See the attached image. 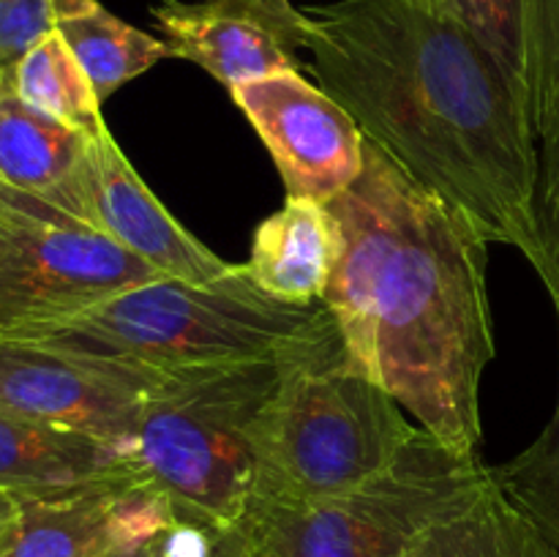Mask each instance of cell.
Returning a JSON list of instances; mask_svg holds the SVG:
<instances>
[{
  "mask_svg": "<svg viewBox=\"0 0 559 557\" xmlns=\"http://www.w3.org/2000/svg\"><path fill=\"white\" fill-rule=\"evenodd\" d=\"M309 14V71L364 137L535 268L538 137L495 58L418 0H336Z\"/></svg>",
  "mask_w": 559,
  "mask_h": 557,
  "instance_id": "1",
  "label": "cell"
},
{
  "mask_svg": "<svg viewBox=\"0 0 559 557\" xmlns=\"http://www.w3.org/2000/svg\"><path fill=\"white\" fill-rule=\"evenodd\" d=\"M559 317V304H555ZM502 495L530 519L559 555V393L555 415L511 462L491 467Z\"/></svg>",
  "mask_w": 559,
  "mask_h": 557,
  "instance_id": "20",
  "label": "cell"
},
{
  "mask_svg": "<svg viewBox=\"0 0 559 557\" xmlns=\"http://www.w3.org/2000/svg\"><path fill=\"white\" fill-rule=\"evenodd\" d=\"M55 31L63 36L82 71L91 80L98 102H107L118 87L151 71L158 60L169 58L164 38L129 25L102 3L82 14L58 20Z\"/></svg>",
  "mask_w": 559,
  "mask_h": 557,
  "instance_id": "17",
  "label": "cell"
},
{
  "mask_svg": "<svg viewBox=\"0 0 559 557\" xmlns=\"http://www.w3.org/2000/svg\"><path fill=\"white\" fill-rule=\"evenodd\" d=\"M151 557H156V552H153V555H151Z\"/></svg>",
  "mask_w": 559,
  "mask_h": 557,
  "instance_id": "27",
  "label": "cell"
},
{
  "mask_svg": "<svg viewBox=\"0 0 559 557\" xmlns=\"http://www.w3.org/2000/svg\"><path fill=\"white\" fill-rule=\"evenodd\" d=\"M151 14L169 58L200 66L227 91L304 71L311 22L289 0H156Z\"/></svg>",
  "mask_w": 559,
  "mask_h": 557,
  "instance_id": "11",
  "label": "cell"
},
{
  "mask_svg": "<svg viewBox=\"0 0 559 557\" xmlns=\"http://www.w3.org/2000/svg\"><path fill=\"white\" fill-rule=\"evenodd\" d=\"M409 557H559L530 519L491 484L473 506L437 524Z\"/></svg>",
  "mask_w": 559,
  "mask_h": 557,
  "instance_id": "18",
  "label": "cell"
},
{
  "mask_svg": "<svg viewBox=\"0 0 559 557\" xmlns=\"http://www.w3.org/2000/svg\"><path fill=\"white\" fill-rule=\"evenodd\" d=\"M495 484L478 451L420 429L369 484L328 500L251 502L222 557H409L420 541Z\"/></svg>",
  "mask_w": 559,
  "mask_h": 557,
  "instance_id": "5",
  "label": "cell"
},
{
  "mask_svg": "<svg viewBox=\"0 0 559 557\" xmlns=\"http://www.w3.org/2000/svg\"><path fill=\"white\" fill-rule=\"evenodd\" d=\"M55 25L58 11L52 0H0V80H11L27 49Z\"/></svg>",
  "mask_w": 559,
  "mask_h": 557,
  "instance_id": "22",
  "label": "cell"
},
{
  "mask_svg": "<svg viewBox=\"0 0 559 557\" xmlns=\"http://www.w3.org/2000/svg\"><path fill=\"white\" fill-rule=\"evenodd\" d=\"M158 276L63 208L0 183V342Z\"/></svg>",
  "mask_w": 559,
  "mask_h": 557,
  "instance_id": "7",
  "label": "cell"
},
{
  "mask_svg": "<svg viewBox=\"0 0 559 557\" xmlns=\"http://www.w3.org/2000/svg\"><path fill=\"white\" fill-rule=\"evenodd\" d=\"M533 222L538 240L535 273L559 304V96L538 129V167H535Z\"/></svg>",
  "mask_w": 559,
  "mask_h": 557,
  "instance_id": "21",
  "label": "cell"
},
{
  "mask_svg": "<svg viewBox=\"0 0 559 557\" xmlns=\"http://www.w3.org/2000/svg\"><path fill=\"white\" fill-rule=\"evenodd\" d=\"M164 371L126 360L0 342V404L27 418L131 446Z\"/></svg>",
  "mask_w": 559,
  "mask_h": 557,
  "instance_id": "8",
  "label": "cell"
},
{
  "mask_svg": "<svg viewBox=\"0 0 559 557\" xmlns=\"http://www.w3.org/2000/svg\"><path fill=\"white\" fill-rule=\"evenodd\" d=\"M473 33L527 107L535 137L559 96V0H418Z\"/></svg>",
  "mask_w": 559,
  "mask_h": 557,
  "instance_id": "12",
  "label": "cell"
},
{
  "mask_svg": "<svg viewBox=\"0 0 559 557\" xmlns=\"http://www.w3.org/2000/svg\"><path fill=\"white\" fill-rule=\"evenodd\" d=\"M156 557H218V535L194 522L175 519L156 541Z\"/></svg>",
  "mask_w": 559,
  "mask_h": 557,
  "instance_id": "23",
  "label": "cell"
},
{
  "mask_svg": "<svg viewBox=\"0 0 559 557\" xmlns=\"http://www.w3.org/2000/svg\"><path fill=\"white\" fill-rule=\"evenodd\" d=\"M52 3L55 11H58V20H63V16L82 14V11H87L91 5H96L98 0H52Z\"/></svg>",
  "mask_w": 559,
  "mask_h": 557,
  "instance_id": "24",
  "label": "cell"
},
{
  "mask_svg": "<svg viewBox=\"0 0 559 557\" xmlns=\"http://www.w3.org/2000/svg\"><path fill=\"white\" fill-rule=\"evenodd\" d=\"M11 82L22 102L82 134L93 137L107 129L102 118V102L82 71L80 60L58 31L47 33L41 42L27 49L25 58L16 63Z\"/></svg>",
  "mask_w": 559,
  "mask_h": 557,
  "instance_id": "19",
  "label": "cell"
},
{
  "mask_svg": "<svg viewBox=\"0 0 559 557\" xmlns=\"http://www.w3.org/2000/svg\"><path fill=\"white\" fill-rule=\"evenodd\" d=\"M126 475L136 470L123 448L0 404V489L9 495H58Z\"/></svg>",
  "mask_w": 559,
  "mask_h": 557,
  "instance_id": "13",
  "label": "cell"
},
{
  "mask_svg": "<svg viewBox=\"0 0 559 557\" xmlns=\"http://www.w3.org/2000/svg\"><path fill=\"white\" fill-rule=\"evenodd\" d=\"M328 208L342 254L322 304L344 360L385 388L420 429L478 451L480 382L497 355L489 240L369 140L360 178Z\"/></svg>",
  "mask_w": 559,
  "mask_h": 557,
  "instance_id": "2",
  "label": "cell"
},
{
  "mask_svg": "<svg viewBox=\"0 0 559 557\" xmlns=\"http://www.w3.org/2000/svg\"><path fill=\"white\" fill-rule=\"evenodd\" d=\"M342 339L240 364L167 371L147 399L131 464L167 497L175 519L218 535L243 522L254 491V440L262 413L300 360Z\"/></svg>",
  "mask_w": 559,
  "mask_h": 557,
  "instance_id": "4",
  "label": "cell"
},
{
  "mask_svg": "<svg viewBox=\"0 0 559 557\" xmlns=\"http://www.w3.org/2000/svg\"><path fill=\"white\" fill-rule=\"evenodd\" d=\"M16 511V497L9 495V491L0 489V535H3V530L9 528L11 517H14Z\"/></svg>",
  "mask_w": 559,
  "mask_h": 557,
  "instance_id": "25",
  "label": "cell"
},
{
  "mask_svg": "<svg viewBox=\"0 0 559 557\" xmlns=\"http://www.w3.org/2000/svg\"><path fill=\"white\" fill-rule=\"evenodd\" d=\"M229 93L271 151L287 197L331 202L360 178L364 131L336 98L300 71L246 82Z\"/></svg>",
  "mask_w": 559,
  "mask_h": 557,
  "instance_id": "9",
  "label": "cell"
},
{
  "mask_svg": "<svg viewBox=\"0 0 559 557\" xmlns=\"http://www.w3.org/2000/svg\"><path fill=\"white\" fill-rule=\"evenodd\" d=\"M218 557H222V555H218Z\"/></svg>",
  "mask_w": 559,
  "mask_h": 557,
  "instance_id": "28",
  "label": "cell"
},
{
  "mask_svg": "<svg viewBox=\"0 0 559 557\" xmlns=\"http://www.w3.org/2000/svg\"><path fill=\"white\" fill-rule=\"evenodd\" d=\"M91 137L22 102L0 80V183L55 202L80 169Z\"/></svg>",
  "mask_w": 559,
  "mask_h": 557,
  "instance_id": "16",
  "label": "cell"
},
{
  "mask_svg": "<svg viewBox=\"0 0 559 557\" xmlns=\"http://www.w3.org/2000/svg\"><path fill=\"white\" fill-rule=\"evenodd\" d=\"M420 426L342 347L300 360L262 413L251 502L328 500L385 473ZM249 502V506H251Z\"/></svg>",
  "mask_w": 559,
  "mask_h": 557,
  "instance_id": "6",
  "label": "cell"
},
{
  "mask_svg": "<svg viewBox=\"0 0 559 557\" xmlns=\"http://www.w3.org/2000/svg\"><path fill=\"white\" fill-rule=\"evenodd\" d=\"M338 339L325 304L262 293L243 265L207 284L158 276L3 342L126 360L153 371L240 364Z\"/></svg>",
  "mask_w": 559,
  "mask_h": 557,
  "instance_id": "3",
  "label": "cell"
},
{
  "mask_svg": "<svg viewBox=\"0 0 559 557\" xmlns=\"http://www.w3.org/2000/svg\"><path fill=\"white\" fill-rule=\"evenodd\" d=\"M140 475L58 495L16 497L0 557H104L118 546V502Z\"/></svg>",
  "mask_w": 559,
  "mask_h": 557,
  "instance_id": "15",
  "label": "cell"
},
{
  "mask_svg": "<svg viewBox=\"0 0 559 557\" xmlns=\"http://www.w3.org/2000/svg\"><path fill=\"white\" fill-rule=\"evenodd\" d=\"M342 254V229L328 202L287 197L254 229L246 273L262 293L295 306L322 304Z\"/></svg>",
  "mask_w": 559,
  "mask_h": 557,
  "instance_id": "14",
  "label": "cell"
},
{
  "mask_svg": "<svg viewBox=\"0 0 559 557\" xmlns=\"http://www.w3.org/2000/svg\"><path fill=\"white\" fill-rule=\"evenodd\" d=\"M52 205L107 235L162 276L207 284L229 271L227 262L200 244L142 183L109 129L87 140L80 169Z\"/></svg>",
  "mask_w": 559,
  "mask_h": 557,
  "instance_id": "10",
  "label": "cell"
},
{
  "mask_svg": "<svg viewBox=\"0 0 559 557\" xmlns=\"http://www.w3.org/2000/svg\"><path fill=\"white\" fill-rule=\"evenodd\" d=\"M153 555V544L142 546V549H115L104 557H151Z\"/></svg>",
  "mask_w": 559,
  "mask_h": 557,
  "instance_id": "26",
  "label": "cell"
}]
</instances>
